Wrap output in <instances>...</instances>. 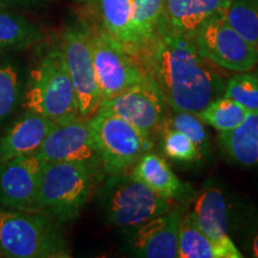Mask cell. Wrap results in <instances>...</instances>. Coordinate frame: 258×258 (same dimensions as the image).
<instances>
[{
	"label": "cell",
	"mask_w": 258,
	"mask_h": 258,
	"mask_svg": "<svg viewBox=\"0 0 258 258\" xmlns=\"http://www.w3.org/2000/svg\"><path fill=\"white\" fill-rule=\"evenodd\" d=\"M163 148L167 157L182 163H192L202 158L201 151L186 135L167 124L164 129Z\"/></svg>",
	"instance_id": "27"
},
{
	"label": "cell",
	"mask_w": 258,
	"mask_h": 258,
	"mask_svg": "<svg viewBox=\"0 0 258 258\" xmlns=\"http://www.w3.org/2000/svg\"><path fill=\"white\" fill-rule=\"evenodd\" d=\"M37 0H0V5H10V6H30Z\"/></svg>",
	"instance_id": "29"
},
{
	"label": "cell",
	"mask_w": 258,
	"mask_h": 258,
	"mask_svg": "<svg viewBox=\"0 0 258 258\" xmlns=\"http://www.w3.org/2000/svg\"><path fill=\"white\" fill-rule=\"evenodd\" d=\"M97 167L78 161L44 164L37 195L38 212L55 221L79 217L95 186Z\"/></svg>",
	"instance_id": "4"
},
{
	"label": "cell",
	"mask_w": 258,
	"mask_h": 258,
	"mask_svg": "<svg viewBox=\"0 0 258 258\" xmlns=\"http://www.w3.org/2000/svg\"><path fill=\"white\" fill-rule=\"evenodd\" d=\"M60 49L76 92L80 116L90 120L102 103L93 70L90 31L82 27L66 28Z\"/></svg>",
	"instance_id": "9"
},
{
	"label": "cell",
	"mask_w": 258,
	"mask_h": 258,
	"mask_svg": "<svg viewBox=\"0 0 258 258\" xmlns=\"http://www.w3.org/2000/svg\"><path fill=\"white\" fill-rule=\"evenodd\" d=\"M55 122L25 110L0 138V163L36 154Z\"/></svg>",
	"instance_id": "15"
},
{
	"label": "cell",
	"mask_w": 258,
	"mask_h": 258,
	"mask_svg": "<svg viewBox=\"0 0 258 258\" xmlns=\"http://www.w3.org/2000/svg\"><path fill=\"white\" fill-rule=\"evenodd\" d=\"M146 76L175 111H201L224 95L221 67L205 59L194 41L159 25L154 36L135 50Z\"/></svg>",
	"instance_id": "1"
},
{
	"label": "cell",
	"mask_w": 258,
	"mask_h": 258,
	"mask_svg": "<svg viewBox=\"0 0 258 258\" xmlns=\"http://www.w3.org/2000/svg\"><path fill=\"white\" fill-rule=\"evenodd\" d=\"M164 0H132L131 35L135 51L154 36L163 18Z\"/></svg>",
	"instance_id": "22"
},
{
	"label": "cell",
	"mask_w": 258,
	"mask_h": 258,
	"mask_svg": "<svg viewBox=\"0 0 258 258\" xmlns=\"http://www.w3.org/2000/svg\"><path fill=\"white\" fill-rule=\"evenodd\" d=\"M43 34L36 24L22 15L0 8V55L23 50L40 43Z\"/></svg>",
	"instance_id": "20"
},
{
	"label": "cell",
	"mask_w": 258,
	"mask_h": 258,
	"mask_svg": "<svg viewBox=\"0 0 258 258\" xmlns=\"http://www.w3.org/2000/svg\"><path fill=\"white\" fill-rule=\"evenodd\" d=\"M180 212H169L138 226L133 247L139 256L146 258H178Z\"/></svg>",
	"instance_id": "14"
},
{
	"label": "cell",
	"mask_w": 258,
	"mask_h": 258,
	"mask_svg": "<svg viewBox=\"0 0 258 258\" xmlns=\"http://www.w3.org/2000/svg\"><path fill=\"white\" fill-rule=\"evenodd\" d=\"M225 18L245 40L258 48V0H232Z\"/></svg>",
	"instance_id": "25"
},
{
	"label": "cell",
	"mask_w": 258,
	"mask_h": 258,
	"mask_svg": "<svg viewBox=\"0 0 258 258\" xmlns=\"http://www.w3.org/2000/svg\"><path fill=\"white\" fill-rule=\"evenodd\" d=\"M192 41L205 59L224 70L249 72L258 64V48L227 23L225 14L202 25Z\"/></svg>",
	"instance_id": "8"
},
{
	"label": "cell",
	"mask_w": 258,
	"mask_h": 258,
	"mask_svg": "<svg viewBox=\"0 0 258 258\" xmlns=\"http://www.w3.org/2000/svg\"><path fill=\"white\" fill-rule=\"evenodd\" d=\"M24 73L17 61L0 56V127L10 120L23 101Z\"/></svg>",
	"instance_id": "21"
},
{
	"label": "cell",
	"mask_w": 258,
	"mask_h": 258,
	"mask_svg": "<svg viewBox=\"0 0 258 258\" xmlns=\"http://www.w3.org/2000/svg\"><path fill=\"white\" fill-rule=\"evenodd\" d=\"M219 140L227 156L244 166L258 164V111H249L234 129L219 133Z\"/></svg>",
	"instance_id": "18"
},
{
	"label": "cell",
	"mask_w": 258,
	"mask_h": 258,
	"mask_svg": "<svg viewBox=\"0 0 258 258\" xmlns=\"http://www.w3.org/2000/svg\"><path fill=\"white\" fill-rule=\"evenodd\" d=\"M232 0H164L161 27L192 40L202 25L224 15Z\"/></svg>",
	"instance_id": "13"
},
{
	"label": "cell",
	"mask_w": 258,
	"mask_h": 258,
	"mask_svg": "<svg viewBox=\"0 0 258 258\" xmlns=\"http://www.w3.org/2000/svg\"><path fill=\"white\" fill-rule=\"evenodd\" d=\"M249 111L237 102L221 96L215 98L201 111L196 112L198 117L205 124L224 133L238 127L245 120Z\"/></svg>",
	"instance_id": "24"
},
{
	"label": "cell",
	"mask_w": 258,
	"mask_h": 258,
	"mask_svg": "<svg viewBox=\"0 0 258 258\" xmlns=\"http://www.w3.org/2000/svg\"><path fill=\"white\" fill-rule=\"evenodd\" d=\"M97 4L104 30L133 50L131 35L132 0H97Z\"/></svg>",
	"instance_id": "23"
},
{
	"label": "cell",
	"mask_w": 258,
	"mask_h": 258,
	"mask_svg": "<svg viewBox=\"0 0 258 258\" xmlns=\"http://www.w3.org/2000/svg\"><path fill=\"white\" fill-rule=\"evenodd\" d=\"M188 214L196 227L208 238L225 246H235L228 235L227 205L220 189L215 186L203 189Z\"/></svg>",
	"instance_id": "16"
},
{
	"label": "cell",
	"mask_w": 258,
	"mask_h": 258,
	"mask_svg": "<svg viewBox=\"0 0 258 258\" xmlns=\"http://www.w3.org/2000/svg\"><path fill=\"white\" fill-rule=\"evenodd\" d=\"M237 246H225L203 234L189 214L182 215L178 235V258H240Z\"/></svg>",
	"instance_id": "19"
},
{
	"label": "cell",
	"mask_w": 258,
	"mask_h": 258,
	"mask_svg": "<svg viewBox=\"0 0 258 258\" xmlns=\"http://www.w3.org/2000/svg\"><path fill=\"white\" fill-rule=\"evenodd\" d=\"M222 96L237 102L247 111H258V77L245 72L235 74L226 83Z\"/></svg>",
	"instance_id": "26"
},
{
	"label": "cell",
	"mask_w": 258,
	"mask_h": 258,
	"mask_svg": "<svg viewBox=\"0 0 258 258\" xmlns=\"http://www.w3.org/2000/svg\"><path fill=\"white\" fill-rule=\"evenodd\" d=\"M98 110L123 118L141 133L151 137L163 117L164 101L148 77L102 102Z\"/></svg>",
	"instance_id": "10"
},
{
	"label": "cell",
	"mask_w": 258,
	"mask_h": 258,
	"mask_svg": "<svg viewBox=\"0 0 258 258\" xmlns=\"http://www.w3.org/2000/svg\"><path fill=\"white\" fill-rule=\"evenodd\" d=\"M131 176L165 199L173 200L185 191V185L169 164L156 153H144L134 164Z\"/></svg>",
	"instance_id": "17"
},
{
	"label": "cell",
	"mask_w": 258,
	"mask_h": 258,
	"mask_svg": "<svg viewBox=\"0 0 258 258\" xmlns=\"http://www.w3.org/2000/svg\"><path fill=\"white\" fill-rule=\"evenodd\" d=\"M90 46L102 102L112 98L147 77L137 53L105 30L90 31Z\"/></svg>",
	"instance_id": "6"
},
{
	"label": "cell",
	"mask_w": 258,
	"mask_h": 258,
	"mask_svg": "<svg viewBox=\"0 0 258 258\" xmlns=\"http://www.w3.org/2000/svg\"><path fill=\"white\" fill-rule=\"evenodd\" d=\"M112 177L103 192V208L116 227H138L172 209L173 200L158 195L140 180Z\"/></svg>",
	"instance_id": "7"
},
{
	"label": "cell",
	"mask_w": 258,
	"mask_h": 258,
	"mask_svg": "<svg viewBox=\"0 0 258 258\" xmlns=\"http://www.w3.org/2000/svg\"><path fill=\"white\" fill-rule=\"evenodd\" d=\"M102 169L108 175L124 173L148 152L151 137L118 116L97 110L89 120Z\"/></svg>",
	"instance_id": "5"
},
{
	"label": "cell",
	"mask_w": 258,
	"mask_h": 258,
	"mask_svg": "<svg viewBox=\"0 0 258 258\" xmlns=\"http://www.w3.org/2000/svg\"><path fill=\"white\" fill-rule=\"evenodd\" d=\"M252 252H253V256L258 258V233L256 234V237H254L252 240Z\"/></svg>",
	"instance_id": "30"
},
{
	"label": "cell",
	"mask_w": 258,
	"mask_h": 258,
	"mask_svg": "<svg viewBox=\"0 0 258 258\" xmlns=\"http://www.w3.org/2000/svg\"><path fill=\"white\" fill-rule=\"evenodd\" d=\"M166 124L186 135L199 147L201 152L207 150V131H206L205 123L200 120L196 114L189 111H175L172 117L166 122Z\"/></svg>",
	"instance_id": "28"
},
{
	"label": "cell",
	"mask_w": 258,
	"mask_h": 258,
	"mask_svg": "<svg viewBox=\"0 0 258 258\" xmlns=\"http://www.w3.org/2000/svg\"><path fill=\"white\" fill-rule=\"evenodd\" d=\"M23 101L25 110L55 123L82 117L60 46L48 49L31 70Z\"/></svg>",
	"instance_id": "2"
},
{
	"label": "cell",
	"mask_w": 258,
	"mask_h": 258,
	"mask_svg": "<svg viewBox=\"0 0 258 258\" xmlns=\"http://www.w3.org/2000/svg\"><path fill=\"white\" fill-rule=\"evenodd\" d=\"M0 253L10 258L71 257L55 220L42 213L5 207H0Z\"/></svg>",
	"instance_id": "3"
},
{
	"label": "cell",
	"mask_w": 258,
	"mask_h": 258,
	"mask_svg": "<svg viewBox=\"0 0 258 258\" xmlns=\"http://www.w3.org/2000/svg\"><path fill=\"white\" fill-rule=\"evenodd\" d=\"M44 164L37 154L0 163V207L40 213L37 195Z\"/></svg>",
	"instance_id": "11"
},
{
	"label": "cell",
	"mask_w": 258,
	"mask_h": 258,
	"mask_svg": "<svg viewBox=\"0 0 258 258\" xmlns=\"http://www.w3.org/2000/svg\"><path fill=\"white\" fill-rule=\"evenodd\" d=\"M36 154L46 164L78 161L93 167L101 165L89 120L83 117L56 123Z\"/></svg>",
	"instance_id": "12"
}]
</instances>
